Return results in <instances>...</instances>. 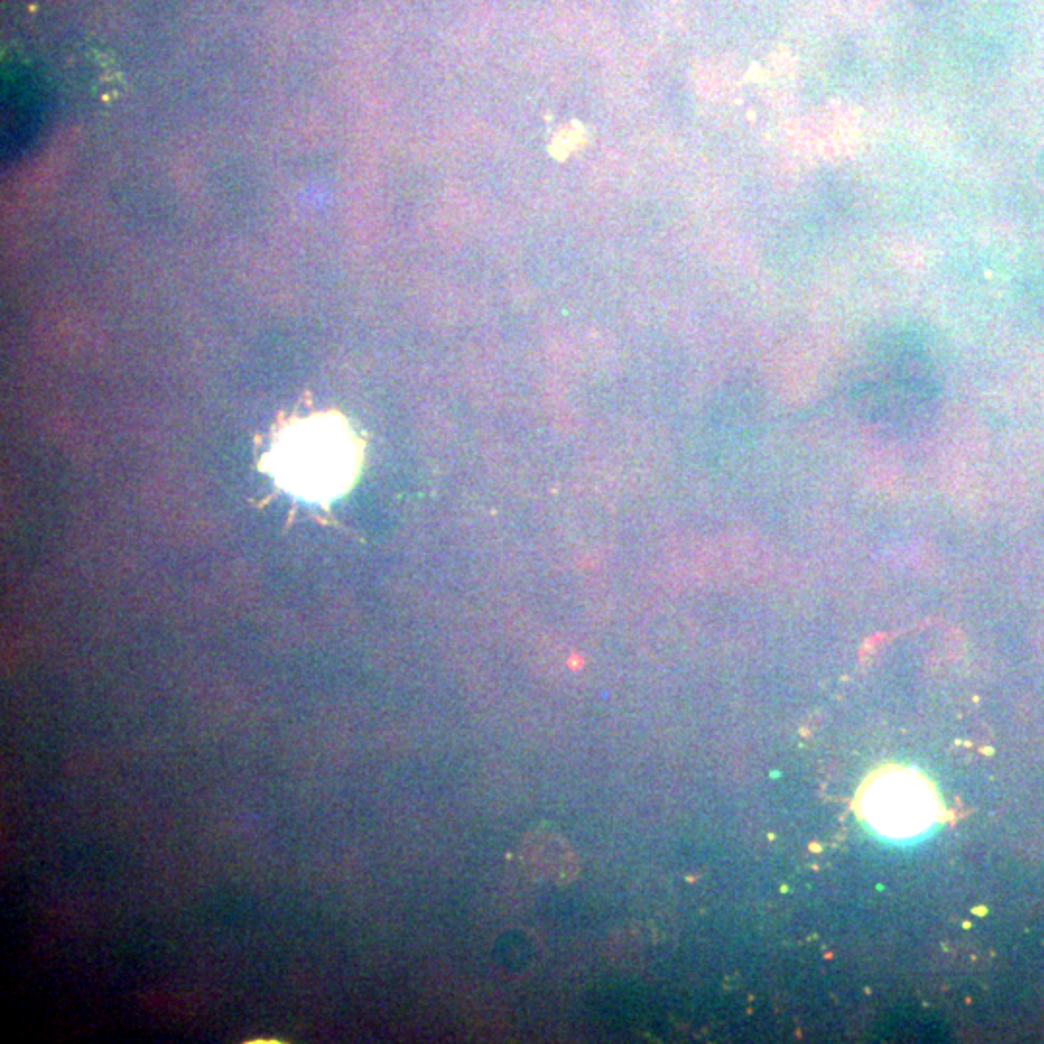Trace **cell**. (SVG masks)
I'll return each instance as SVG.
<instances>
[{
    "mask_svg": "<svg viewBox=\"0 0 1044 1044\" xmlns=\"http://www.w3.org/2000/svg\"><path fill=\"white\" fill-rule=\"evenodd\" d=\"M934 805L927 783L911 774L882 776L865 795L870 824L892 836H911L925 830L934 818Z\"/></svg>",
    "mask_w": 1044,
    "mask_h": 1044,
    "instance_id": "2",
    "label": "cell"
},
{
    "mask_svg": "<svg viewBox=\"0 0 1044 1044\" xmlns=\"http://www.w3.org/2000/svg\"><path fill=\"white\" fill-rule=\"evenodd\" d=\"M360 459V441L350 424L327 412L287 424L263 463L285 492L327 505L350 490Z\"/></svg>",
    "mask_w": 1044,
    "mask_h": 1044,
    "instance_id": "1",
    "label": "cell"
}]
</instances>
